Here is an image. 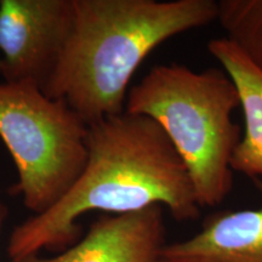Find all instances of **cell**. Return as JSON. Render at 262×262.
<instances>
[{"mask_svg":"<svg viewBox=\"0 0 262 262\" xmlns=\"http://www.w3.org/2000/svg\"><path fill=\"white\" fill-rule=\"evenodd\" d=\"M86 142L88 163L70 192L12 229L6 245L11 261L74 245L83 232L80 217L93 211L122 215L160 205L178 221L199 217L187 166L155 119L125 111L90 124Z\"/></svg>","mask_w":262,"mask_h":262,"instance_id":"obj_1","label":"cell"},{"mask_svg":"<svg viewBox=\"0 0 262 262\" xmlns=\"http://www.w3.org/2000/svg\"><path fill=\"white\" fill-rule=\"evenodd\" d=\"M74 22L44 93L90 125L125 112L127 86L157 47L217 19L215 0H73Z\"/></svg>","mask_w":262,"mask_h":262,"instance_id":"obj_2","label":"cell"},{"mask_svg":"<svg viewBox=\"0 0 262 262\" xmlns=\"http://www.w3.org/2000/svg\"><path fill=\"white\" fill-rule=\"evenodd\" d=\"M241 98L224 70L195 72L185 64H158L127 93L125 111L155 119L187 166L196 199L220 205L233 187L231 160L241 141L232 119Z\"/></svg>","mask_w":262,"mask_h":262,"instance_id":"obj_3","label":"cell"},{"mask_svg":"<svg viewBox=\"0 0 262 262\" xmlns=\"http://www.w3.org/2000/svg\"><path fill=\"white\" fill-rule=\"evenodd\" d=\"M88 127L34 83L0 80V139L17 172L10 192L33 215L57 204L79 179L89 156Z\"/></svg>","mask_w":262,"mask_h":262,"instance_id":"obj_4","label":"cell"},{"mask_svg":"<svg viewBox=\"0 0 262 262\" xmlns=\"http://www.w3.org/2000/svg\"><path fill=\"white\" fill-rule=\"evenodd\" d=\"M73 22V0H0L2 80L31 81L44 90Z\"/></svg>","mask_w":262,"mask_h":262,"instance_id":"obj_5","label":"cell"},{"mask_svg":"<svg viewBox=\"0 0 262 262\" xmlns=\"http://www.w3.org/2000/svg\"><path fill=\"white\" fill-rule=\"evenodd\" d=\"M163 206L122 215H106L88 233L52 257L34 255L11 262H164Z\"/></svg>","mask_w":262,"mask_h":262,"instance_id":"obj_6","label":"cell"},{"mask_svg":"<svg viewBox=\"0 0 262 262\" xmlns=\"http://www.w3.org/2000/svg\"><path fill=\"white\" fill-rule=\"evenodd\" d=\"M262 194V181H255ZM164 262H262V206L221 211L187 241L166 244Z\"/></svg>","mask_w":262,"mask_h":262,"instance_id":"obj_7","label":"cell"},{"mask_svg":"<svg viewBox=\"0 0 262 262\" xmlns=\"http://www.w3.org/2000/svg\"><path fill=\"white\" fill-rule=\"evenodd\" d=\"M208 50L237 86L245 131L231 160L232 170L262 181V70L227 38L212 39Z\"/></svg>","mask_w":262,"mask_h":262,"instance_id":"obj_8","label":"cell"},{"mask_svg":"<svg viewBox=\"0 0 262 262\" xmlns=\"http://www.w3.org/2000/svg\"><path fill=\"white\" fill-rule=\"evenodd\" d=\"M217 21L229 41L262 70V0H220Z\"/></svg>","mask_w":262,"mask_h":262,"instance_id":"obj_9","label":"cell"},{"mask_svg":"<svg viewBox=\"0 0 262 262\" xmlns=\"http://www.w3.org/2000/svg\"><path fill=\"white\" fill-rule=\"evenodd\" d=\"M6 206L4 204V202H3L2 196H0V232H2V228H3V225H4V221H5V217H6Z\"/></svg>","mask_w":262,"mask_h":262,"instance_id":"obj_10","label":"cell"},{"mask_svg":"<svg viewBox=\"0 0 262 262\" xmlns=\"http://www.w3.org/2000/svg\"><path fill=\"white\" fill-rule=\"evenodd\" d=\"M0 80H2V61H0Z\"/></svg>","mask_w":262,"mask_h":262,"instance_id":"obj_11","label":"cell"}]
</instances>
